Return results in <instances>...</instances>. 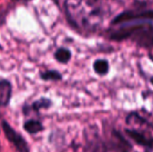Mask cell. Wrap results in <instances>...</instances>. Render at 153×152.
<instances>
[{
    "label": "cell",
    "mask_w": 153,
    "mask_h": 152,
    "mask_svg": "<svg viewBox=\"0 0 153 152\" xmlns=\"http://www.w3.org/2000/svg\"><path fill=\"white\" fill-rule=\"evenodd\" d=\"M65 9L69 21L76 27H90L100 15L99 10L86 0H65Z\"/></svg>",
    "instance_id": "cell-1"
},
{
    "label": "cell",
    "mask_w": 153,
    "mask_h": 152,
    "mask_svg": "<svg viewBox=\"0 0 153 152\" xmlns=\"http://www.w3.org/2000/svg\"><path fill=\"white\" fill-rule=\"evenodd\" d=\"M135 20H153V10L146 11H127L118 14L112 22V24H119Z\"/></svg>",
    "instance_id": "cell-2"
},
{
    "label": "cell",
    "mask_w": 153,
    "mask_h": 152,
    "mask_svg": "<svg viewBox=\"0 0 153 152\" xmlns=\"http://www.w3.org/2000/svg\"><path fill=\"white\" fill-rule=\"evenodd\" d=\"M3 130L4 132V134L6 138L8 139L9 142L13 143L15 148L18 150L19 152H29L28 145L25 142V140L19 134L17 133L6 122H3L2 124Z\"/></svg>",
    "instance_id": "cell-3"
},
{
    "label": "cell",
    "mask_w": 153,
    "mask_h": 152,
    "mask_svg": "<svg viewBox=\"0 0 153 152\" xmlns=\"http://www.w3.org/2000/svg\"><path fill=\"white\" fill-rule=\"evenodd\" d=\"M143 27H144V25H143V24L132 25V26H129V27H124V28H121L118 30L115 31L110 36V38L112 39H114V40H123L125 39H127V38L131 37L133 34H135Z\"/></svg>",
    "instance_id": "cell-4"
},
{
    "label": "cell",
    "mask_w": 153,
    "mask_h": 152,
    "mask_svg": "<svg viewBox=\"0 0 153 152\" xmlns=\"http://www.w3.org/2000/svg\"><path fill=\"white\" fill-rule=\"evenodd\" d=\"M12 94L11 83L6 80L0 81V106L6 107L9 104Z\"/></svg>",
    "instance_id": "cell-5"
},
{
    "label": "cell",
    "mask_w": 153,
    "mask_h": 152,
    "mask_svg": "<svg viewBox=\"0 0 153 152\" xmlns=\"http://www.w3.org/2000/svg\"><path fill=\"white\" fill-rule=\"evenodd\" d=\"M126 134L134 142H136L138 145L141 146H144L147 148H150V142H151V139L146 138L143 134H142L141 133L134 131V130H131V129H126Z\"/></svg>",
    "instance_id": "cell-6"
},
{
    "label": "cell",
    "mask_w": 153,
    "mask_h": 152,
    "mask_svg": "<svg viewBox=\"0 0 153 152\" xmlns=\"http://www.w3.org/2000/svg\"><path fill=\"white\" fill-rule=\"evenodd\" d=\"M93 70L99 75H105L109 71V64L106 59H98L93 63Z\"/></svg>",
    "instance_id": "cell-7"
},
{
    "label": "cell",
    "mask_w": 153,
    "mask_h": 152,
    "mask_svg": "<svg viewBox=\"0 0 153 152\" xmlns=\"http://www.w3.org/2000/svg\"><path fill=\"white\" fill-rule=\"evenodd\" d=\"M23 127H24V130L29 133H37L43 130V125H41V123L36 120L27 121L24 124Z\"/></svg>",
    "instance_id": "cell-8"
},
{
    "label": "cell",
    "mask_w": 153,
    "mask_h": 152,
    "mask_svg": "<svg viewBox=\"0 0 153 152\" xmlns=\"http://www.w3.org/2000/svg\"><path fill=\"white\" fill-rule=\"evenodd\" d=\"M71 52L67 48H58L55 53V58L62 64H66L71 59Z\"/></svg>",
    "instance_id": "cell-9"
},
{
    "label": "cell",
    "mask_w": 153,
    "mask_h": 152,
    "mask_svg": "<svg viewBox=\"0 0 153 152\" xmlns=\"http://www.w3.org/2000/svg\"><path fill=\"white\" fill-rule=\"evenodd\" d=\"M40 77L44 81H49V80L58 81V80L62 79V75L58 72H56V71H48V72L42 73L40 74Z\"/></svg>",
    "instance_id": "cell-10"
},
{
    "label": "cell",
    "mask_w": 153,
    "mask_h": 152,
    "mask_svg": "<svg viewBox=\"0 0 153 152\" xmlns=\"http://www.w3.org/2000/svg\"><path fill=\"white\" fill-rule=\"evenodd\" d=\"M51 106V101L48 99H40L32 104V108L36 111L41 108H48Z\"/></svg>",
    "instance_id": "cell-11"
},
{
    "label": "cell",
    "mask_w": 153,
    "mask_h": 152,
    "mask_svg": "<svg viewBox=\"0 0 153 152\" xmlns=\"http://www.w3.org/2000/svg\"><path fill=\"white\" fill-rule=\"evenodd\" d=\"M151 83L153 85V77L152 78H151Z\"/></svg>",
    "instance_id": "cell-12"
},
{
    "label": "cell",
    "mask_w": 153,
    "mask_h": 152,
    "mask_svg": "<svg viewBox=\"0 0 153 152\" xmlns=\"http://www.w3.org/2000/svg\"><path fill=\"white\" fill-rule=\"evenodd\" d=\"M13 1H28V0H13Z\"/></svg>",
    "instance_id": "cell-13"
},
{
    "label": "cell",
    "mask_w": 153,
    "mask_h": 152,
    "mask_svg": "<svg viewBox=\"0 0 153 152\" xmlns=\"http://www.w3.org/2000/svg\"><path fill=\"white\" fill-rule=\"evenodd\" d=\"M146 152H150V151H146Z\"/></svg>",
    "instance_id": "cell-14"
}]
</instances>
